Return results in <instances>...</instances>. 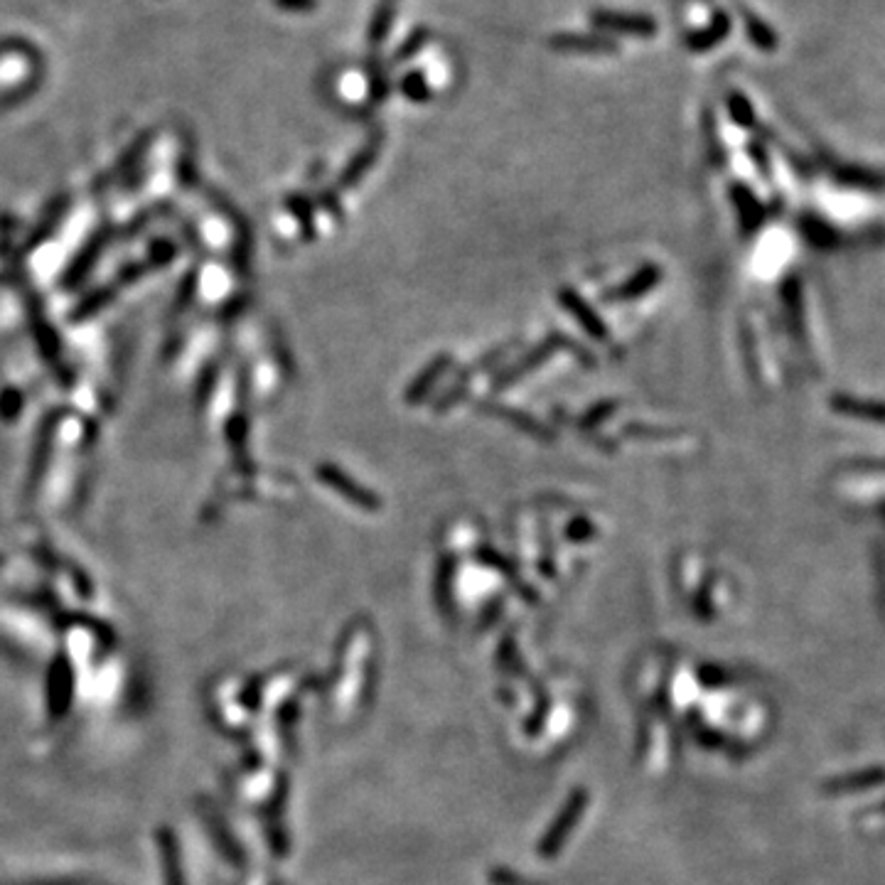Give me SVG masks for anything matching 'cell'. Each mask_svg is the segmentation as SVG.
<instances>
[{
    "instance_id": "obj_6",
    "label": "cell",
    "mask_w": 885,
    "mask_h": 885,
    "mask_svg": "<svg viewBox=\"0 0 885 885\" xmlns=\"http://www.w3.org/2000/svg\"><path fill=\"white\" fill-rule=\"evenodd\" d=\"M431 40V30L428 28H416V30H411L409 35H406V40L401 42L399 47H396V52H394V62L396 64H404V62H409V59H413L418 55V52L423 50V47H426V42Z\"/></svg>"
},
{
    "instance_id": "obj_3",
    "label": "cell",
    "mask_w": 885,
    "mask_h": 885,
    "mask_svg": "<svg viewBox=\"0 0 885 885\" xmlns=\"http://www.w3.org/2000/svg\"><path fill=\"white\" fill-rule=\"evenodd\" d=\"M731 30H733L731 15H728L726 10H716L713 18L708 20V25H704L701 30L689 32V35L684 37V47L691 52H708L713 50V47L721 45V42L731 35Z\"/></svg>"
},
{
    "instance_id": "obj_5",
    "label": "cell",
    "mask_w": 885,
    "mask_h": 885,
    "mask_svg": "<svg viewBox=\"0 0 885 885\" xmlns=\"http://www.w3.org/2000/svg\"><path fill=\"white\" fill-rule=\"evenodd\" d=\"M394 20H396V8L391 0H382L377 10L372 15V23H369V42L374 47L384 45L389 40L391 30H394Z\"/></svg>"
},
{
    "instance_id": "obj_2",
    "label": "cell",
    "mask_w": 885,
    "mask_h": 885,
    "mask_svg": "<svg viewBox=\"0 0 885 885\" xmlns=\"http://www.w3.org/2000/svg\"><path fill=\"white\" fill-rule=\"evenodd\" d=\"M549 47L563 55H615L620 50L618 42L608 35L593 32H556L551 35Z\"/></svg>"
},
{
    "instance_id": "obj_4",
    "label": "cell",
    "mask_w": 885,
    "mask_h": 885,
    "mask_svg": "<svg viewBox=\"0 0 885 885\" xmlns=\"http://www.w3.org/2000/svg\"><path fill=\"white\" fill-rule=\"evenodd\" d=\"M738 10H740V20H743V28H745V35H748V40L753 42V45L758 47V50H765V52L775 50V47H777V32L772 30L763 18H758V15H755L753 10L743 8V5H740Z\"/></svg>"
},
{
    "instance_id": "obj_7",
    "label": "cell",
    "mask_w": 885,
    "mask_h": 885,
    "mask_svg": "<svg viewBox=\"0 0 885 885\" xmlns=\"http://www.w3.org/2000/svg\"><path fill=\"white\" fill-rule=\"evenodd\" d=\"M401 91H404L411 101L431 99V87H428L426 74H423L421 69H413V72L404 74V79H401Z\"/></svg>"
},
{
    "instance_id": "obj_1",
    "label": "cell",
    "mask_w": 885,
    "mask_h": 885,
    "mask_svg": "<svg viewBox=\"0 0 885 885\" xmlns=\"http://www.w3.org/2000/svg\"><path fill=\"white\" fill-rule=\"evenodd\" d=\"M590 25L603 32L613 35H632V37H654L659 25L652 15L645 13H627V10H605L598 8L590 13Z\"/></svg>"
},
{
    "instance_id": "obj_8",
    "label": "cell",
    "mask_w": 885,
    "mask_h": 885,
    "mask_svg": "<svg viewBox=\"0 0 885 885\" xmlns=\"http://www.w3.org/2000/svg\"><path fill=\"white\" fill-rule=\"evenodd\" d=\"M276 5L288 13H308L318 5V0H276Z\"/></svg>"
}]
</instances>
